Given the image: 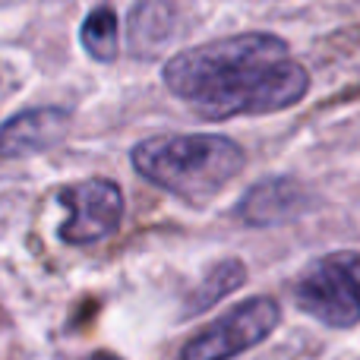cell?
<instances>
[{"label": "cell", "instance_id": "9", "mask_svg": "<svg viewBox=\"0 0 360 360\" xmlns=\"http://www.w3.org/2000/svg\"><path fill=\"white\" fill-rule=\"evenodd\" d=\"M247 281V266L240 259H224L205 275V281L199 285V291L190 297V313H202L209 307H215L221 297H228L231 291Z\"/></svg>", "mask_w": 360, "mask_h": 360}, {"label": "cell", "instance_id": "8", "mask_svg": "<svg viewBox=\"0 0 360 360\" xmlns=\"http://www.w3.org/2000/svg\"><path fill=\"white\" fill-rule=\"evenodd\" d=\"M174 35V6L168 0H143L130 13V44L136 54L152 57Z\"/></svg>", "mask_w": 360, "mask_h": 360}, {"label": "cell", "instance_id": "1", "mask_svg": "<svg viewBox=\"0 0 360 360\" xmlns=\"http://www.w3.org/2000/svg\"><path fill=\"white\" fill-rule=\"evenodd\" d=\"M165 86L199 117L231 120L294 108L310 92V73L278 35L243 32L174 54Z\"/></svg>", "mask_w": 360, "mask_h": 360}, {"label": "cell", "instance_id": "4", "mask_svg": "<svg viewBox=\"0 0 360 360\" xmlns=\"http://www.w3.org/2000/svg\"><path fill=\"white\" fill-rule=\"evenodd\" d=\"M281 323V307L275 297H250L231 307L224 316L193 335L180 351V360H234L262 345Z\"/></svg>", "mask_w": 360, "mask_h": 360}, {"label": "cell", "instance_id": "5", "mask_svg": "<svg viewBox=\"0 0 360 360\" xmlns=\"http://www.w3.org/2000/svg\"><path fill=\"white\" fill-rule=\"evenodd\" d=\"M67 209V221L60 224V237L73 247H89L111 237L124 221V193L114 180L92 177L82 184L63 186L57 196Z\"/></svg>", "mask_w": 360, "mask_h": 360}, {"label": "cell", "instance_id": "6", "mask_svg": "<svg viewBox=\"0 0 360 360\" xmlns=\"http://www.w3.org/2000/svg\"><path fill=\"white\" fill-rule=\"evenodd\" d=\"M310 202V193L291 177H272L250 186L237 202V215L250 228H272V224L291 221Z\"/></svg>", "mask_w": 360, "mask_h": 360}, {"label": "cell", "instance_id": "10", "mask_svg": "<svg viewBox=\"0 0 360 360\" xmlns=\"http://www.w3.org/2000/svg\"><path fill=\"white\" fill-rule=\"evenodd\" d=\"M117 35H120L117 32V13H114L108 4H101L86 16L79 38H82V48H86L95 60L108 63V60L117 57Z\"/></svg>", "mask_w": 360, "mask_h": 360}, {"label": "cell", "instance_id": "7", "mask_svg": "<svg viewBox=\"0 0 360 360\" xmlns=\"http://www.w3.org/2000/svg\"><path fill=\"white\" fill-rule=\"evenodd\" d=\"M70 127V111L63 108H35L10 117L0 127V155L16 158L29 152H41L48 146L60 143Z\"/></svg>", "mask_w": 360, "mask_h": 360}, {"label": "cell", "instance_id": "11", "mask_svg": "<svg viewBox=\"0 0 360 360\" xmlns=\"http://www.w3.org/2000/svg\"><path fill=\"white\" fill-rule=\"evenodd\" d=\"M92 360H117V357H111V354H95Z\"/></svg>", "mask_w": 360, "mask_h": 360}, {"label": "cell", "instance_id": "2", "mask_svg": "<svg viewBox=\"0 0 360 360\" xmlns=\"http://www.w3.org/2000/svg\"><path fill=\"white\" fill-rule=\"evenodd\" d=\"M243 149L218 133L152 136L133 149V168L190 205H205L243 171Z\"/></svg>", "mask_w": 360, "mask_h": 360}, {"label": "cell", "instance_id": "3", "mask_svg": "<svg viewBox=\"0 0 360 360\" xmlns=\"http://www.w3.org/2000/svg\"><path fill=\"white\" fill-rule=\"evenodd\" d=\"M294 300L304 313L329 329H351L360 323V253L338 250L304 269L294 285Z\"/></svg>", "mask_w": 360, "mask_h": 360}]
</instances>
